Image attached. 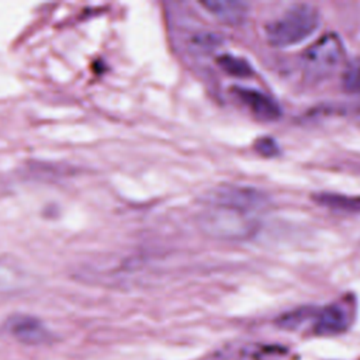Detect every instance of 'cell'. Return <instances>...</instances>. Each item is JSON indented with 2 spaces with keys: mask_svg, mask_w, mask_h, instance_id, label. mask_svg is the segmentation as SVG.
<instances>
[{
  "mask_svg": "<svg viewBox=\"0 0 360 360\" xmlns=\"http://www.w3.org/2000/svg\"><path fill=\"white\" fill-rule=\"evenodd\" d=\"M319 22L318 7L309 3H295L267 24L266 37L273 46H291L316 31Z\"/></svg>",
  "mask_w": 360,
  "mask_h": 360,
  "instance_id": "cell-1",
  "label": "cell"
},
{
  "mask_svg": "<svg viewBox=\"0 0 360 360\" xmlns=\"http://www.w3.org/2000/svg\"><path fill=\"white\" fill-rule=\"evenodd\" d=\"M345 46L336 32H326L312 42L302 53L304 75L311 82L330 76L343 62Z\"/></svg>",
  "mask_w": 360,
  "mask_h": 360,
  "instance_id": "cell-2",
  "label": "cell"
},
{
  "mask_svg": "<svg viewBox=\"0 0 360 360\" xmlns=\"http://www.w3.org/2000/svg\"><path fill=\"white\" fill-rule=\"evenodd\" d=\"M245 212L217 205L214 211L207 212L205 226L211 233L238 236L245 235L250 229V224L245 219Z\"/></svg>",
  "mask_w": 360,
  "mask_h": 360,
  "instance_id": "cell-3",
  "label": "cell"
},
{
  "mask_svg": "<svg viewBox=\"0 0 360 360\" xmlns=\"http://www.w3.org/2000/svg\"><path fill=\"white\" fill-rule=\"evenodd\" d=\"M233 94L250 110V112L260 121H276L281 115V108L273 100L270 96L266 93L257 90V89H250V87H240V86H233L232 87Z\"/></svg>",
  "mask_w": 360,
  "mask_h": 360,
  "instance_id": "cell-4",
  "label": "cell"
},
{
  "mask_svg": "<svg viewBox=\"0 0 360 360\" xmlns=\"http://www.w3.org/2000/svg\"><path fill=\"white\" fill-rule=\"evenodd\" d=\"M215 204L228 207L240 212L253 211L262 207L266 201L264 195L255 188H245V187H226L219 188L215 193Z\"/></svg>",
  "mask_w": 360,
  "mask_h": 360,
  "instance_id": "cell-5",
  "label": "cell"
},
{
  "mask_svg": "<svg viewBox=\"0 0 360 360\" xmlns=\"http://www.w3.org/2000/svg\"><path fill=\"white\" fill-rule=\"evenodd\" d=\"M350 325V312L343 304H329L314 318V330L318 335H336Z\"/></svg>",
  "mask_w": 360,
  "mask_h": 360,
  "instance_id": "cell-6",
  "label": "cell"
},
{
  "mask_svg": "<svg viewBox=\"0 0 360 360\" xmlns=\"http://www.w3.org/2000/svg\"><path fill=\"white\" fill-rule=\"evenodd\" d=\"M7 329L15 339L27 345H39L49 338L46 328L38 319L28 315L11 316L7 322Z\"/></svg>",
  "mask_w": 360,
  "mask_h": 360,
  "instance_id": "cell-7",
  "label": "cell"
},
{
  "mask_svg": "<svg viewBox=\"0 0 360 360\" xmlns=\"http://www.w3.org/2000/svg\"><path fill=\"white\" fill-rule=\"evenodd\" d=\"M201 6L205 7L215 18L229 25L240 24L249 11L248 3L238 0H202Z\"/></svg>",
  "mask_w": 360,
  "mask_h": 360,
  "instance_id": "cell-8",
  "label": "cell"
},
{
  "mask_svg": "<svg viewBox=\"0 0 360 360\" xmlns=\"http://www.w3.org/2000/svg\"><path fill=\"white\" fill-rule=\"evenodd\" d=\"M314 200L328 208L347 211V212H360V195H345L338 193H318L314 195Z\"/></svg>",
  "mask_w": 360,
  "mask_h": 360,
  "instance_id": "cell-9",
  "label": "cell"
},
{
  "mask_svg": "<svg viewBox=\"0 0 360 360\" xmlns=\"http://www.w3.org/2000/svg\"><path fill=\"white\" fill-rule=\"evenodd\" d=\"M217 63L229 75L236 77H245L252 75V66L249 62L243 58L231 55V53H222L217 58Z\"/></svg>",
  "mask_w": 360,
  "mask_h": 360,
  "instance_id": "cell-10",
  "label": "cell"
},
{
  "mask_svg": "<svg viewBox=\"0 0 360 360\" xmlns=\"http://www.w3.org/2000/svg\"><path fill=\"white\" fill-rule=\"evenodd\" d=\"M342 87L352 94H360V56L346 63L342 73Z\"/></svg>",
  "mask_w": 360,
  "mask_h": 360,
  "instance_id": "cell-11",
  "label": "cell"
},
{
  "mask_svg": "<svg viewBox=\"0 0 360 360\" xmlns=\"http://www.w3.org/2000/svg\"><path fill=\"white\" fill-rule=\"evenodd\" d=\"M221 38L211 31H197L188 39V48L194 52H211L218 46Z\"/></svg>",
  "mask_w": 360,
  "mask_h": 360,
  "instance_id": "cell-12",
  "label": "cell"
},
{
  "mask_svg": "<svg viewBox=\"0 0 360 360\" xmlns=\"http://www.w3.org/2000/svg\"><path fill=\"white\" fill-rule=\"evenodd\" d=\"M20 283V274L13 267L0 263V291L11 290Z\"/></svg>",
  "mask_w": 360,
  "mask_h": 360,
  "instance_id": "cell-13",
  "label": "cell"
},
{
  "mask_svg": "<svg viewBox=\"0 0 360 360\" xmlns=\"http://www.w3.org/2000/svg\"><path fill=\"white\" fill-rule=\"evenodd\" d=\"M255 149L257 150V153L263 155V156H273L278 152V146L276 143V141L270 136H262L255 142Z\"/></svg>",
  "mask_w": 360,
  "mask_h": 360,
  "instance_id": "cell-14",
  "label": "cell"
}]
</instances>
